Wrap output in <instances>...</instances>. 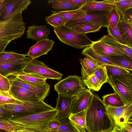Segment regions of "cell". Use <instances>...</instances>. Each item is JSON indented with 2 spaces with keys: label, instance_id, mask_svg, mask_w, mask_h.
Returning a JSON list of instances; mask_svg holds the SVG:
<instances>
[{
  "label": "cell",
  "instance_id": "cell-23",
  "mask_svg": "<svg viewBox=\"0 0 132 132\" xmlns=\"http://www.w3.org/2000/svg\"><path fill=\"white\" fill-rule=\"evenodd\" d=\"M86 110L70 113L68 118L71 125L78 132H86L85 128Z\"/></svg>",
  "mask_w": 132,
  "mask_h": 132
},
{
  "label": "cell",
  "instance_id": "cell-41",
  "mask_svg": "<svg viewBox=\"0 0 132 132\" xmlns=\"http://www.w3.org/2000/svg\"><path fill=\"white\" fill-rule=\"evenodd\" d=\"M17 128V126L9 121L0 119V129L7 132H15Z\"/></svg>",
  "mask_w": 132,
  "mask_h": 132
},
{
  "label": "cell",
  "instance_id": "cell-5",
  "mask_svg": "<svg viewBox=\"0 0 132 132\" xmlns=\"http://www.w3.org/2000/svg\"><path fill=\"white\" fill-rule=\"evenodd\" d=\"M2 105L11 114L12 117L34 114L54 109L42 100L24 101L19 104H10Z\"/></svg>",
  "mask_w": 132,
  "mask_h": 132
},
{
  "label": "cell",
  "instance_id": "cell-46",
  "mask_svg": "<svg viewBox=\"0 0 132 132\" xmlns=\"http://www.w3.org/2000/svg\"><path fill=\"white\" fill-rule=\"evenodd\" d=\"M121 132H132V120L127 122L122 129Z\"/></svg>",
  "mask_w": 132,
  "mask_h": 132
},
{
  "label": "cell",
  "instance_id": "cell-16",
  "mask_svg": "<svg viewBox=\"0 0 132 132\" xmlns=\"http://www.w3.org/2000/svg\"><path fill=\"white\" fill-rule=\"evenodd\" d=\"M91 46L95 52L103 56H128L118 49L100 39L97 41L93 42Z\"/></svg>",
  "mask_w": 132,
  "mask_h": 132
},
{
  "label": "cell",
  "instance_id": "cell-26",
  "mask_svg": "<svg viewBox=\"0 0 132 132\" xmlns=\"http://www.w3.org/2000/svg\"><path fill=\"white\" fill-rule=\"evenodd\" d=\"M118 26L123 38L132 47V23L127 22L121 19Z\"/></svg>",
  "mask_w": 132,
  "mask_h": 132
},
{
  "label": "cell",
  "instance_id": "cell-15",
  "mask_svg": "<svg viewBox=\"0 0 132 132\" xmlns=\"http://www.w3.org/2000/svg\"><path fill=\"white\" fill-rule=\"evenodd\" d=\"M73 97L58 94L55 108L58 113L54 120L59 121L68 118L71 113L70 106Z\"/></svg>",
  "mask_w": 132,
  "mask_h": 132
},
{
  "label": "cell",
  "instance_id": "cell-18",
  "mask_svg": "<svg viewBox=\"0 0 132 132\" xmlns=\"http://www.w3.org/2000/svg\"><path fill=\"white\" fill-rule=\"evenodd\" d=\"M114 7L112 0H104L102 1L90 0L81 5L80 9L84 12L110 11Z\"/></svg>",
  "mask_w": 132,
  "mask_h": 132
},
{
  "label": "cell",
  "instance_id": "cell-25",
  "mask_svg": "<svg viewBox=\"0 0 132 132\" xmlns=\"http://www.w3.org/2000/svg\"><path fill=\"white\" fill-rule=\"evenodd\" d=\"M52 4V7L54 10L59 11H68L78 9L81 5L65 1L64 0H50L47 1Z\"/></svg>",
  "mask_w": 132,
  "mask_h": 132
},
{
  "label": "cell",
  "instance_id": "cell-32",
  "mask_svg": "<svg viewBox=\"0 0 132 132\" xmlns=\"http://www.w3.org/2000/svg\"><path fill=\"white\" fill-rule=\"evenodd\" d=\"M120 14L118 11L114 7L111 9L108 16V27L113 28L116 27L121 19Z\"/></svg>",
  "mask_w": 132,
  "mask_h": 132
},
{
  "label": "cell",
  "instance_id": "cell-6",
  "mask_svg": "<svg viewBox=\"0 0 132 132\" xmlns=\"http://www.w3.org/2000/svg\"><path fill=\"white\" fill-rule=\"evenodd\" d=\"M108 80L125 105L132 104V73L108 76Z\"/></svg>",
  "mask_w": 132,
  "mask_h": 132
},
{
  "label": "cell",
  "instance_id": "cell-4",
  "mask_svg": "<svg viewBox=\"0 0 132 132\" xmlns=\"http://www.w3.org/2000/svg\"><path fill=\"white\" fill-rule=\"evenodd\" d=\"M55 34L62 43L77 49L91 46L93 41L86 36V34L77 32L65 24L53 27Z\"/></svg>",
  "mask_w": 132,
  "mask_h": 132
},
{
  "label": "cell",
  "instance_id": "cell-24",
  "mask_svg": "<svg viewBox=\"0 0 132 132\" xmlns=\"http://www.w3.org/2000/svg\"><path fill=\"white\" fill-rule=\"evenodd\" d=\"M15 78L26 82L36 84H42L45 83L46 78L37 74L22 71L11 75Z\"/></svg>",
  "mask_w": 132,
  "mask_h": 132
},
{
  "label": "cell",
  "instance_id": "cell-2",
  "mask_svg": "<svg viewBox=\"0 0 132 132\" xmlns=\"http://www.w3.org/2000/svg\"><path fill=\"white\" fill-rule=\"evenodd\" d=\"M58 113V111L54 108L35 114L12 117L9 121L17 127V129L32 132H52L48 125L54 120Z\"/></svg>",
  "mask_w": 132,
  "mask_h": 132
},
{
  "label": "cell",
  "instance_id": "cell-9",
  "mask_svg": "<svg viewBox=\"0 0 132 132\" xmlns=\"http://www.w3.org/2000/svg\"><path fill=\"white\" fill-rule=\"evenodd\" d=\"M110 11L87 12L75 19L67 22V27L78 24L90 23L103 27H108V16Z\"/></svg>",
  "mask_w": 132,
  "mask_h": 132
},
{
  "label": "cell",
  "instance_id": "cell-48",
  "mask_svg": "<svg viewBox=\"0 0 132 132\" xmlns=\"http://www.w3.org/2000/svg\"><path fill=\"white\" fill-rule=\"evenodd\" d=\"M65 1L81 5L89 1L90 0H64Z\"/></svg>",
  "mask_w": 132,
  "mask_h": 132
},
{
  "label": "cell",
  "instance_id": "cell-37",
  "mask_svg": "<svg viewBox=\"0 0 132 132\" xmlns=\"http://www.w3.org/2000/svg\"><path fill=\"white\" fill-rule=\"evenodd\" d=\"M93 75L95 76L102 86L105 83L108 82V76L105 65H100Z\"/></svg>",
  "mask_w": 132,
  "mask_h": 132
},
{
  "label": "cell",
  "instance_id": "cell-47",
  "mask_svg": "<svg viewBox=\"0 0 132 132\" xmlns=\"http://www.w3.org/2000/svg\"><path fill=\"white\" fill-rule=\"evenodd\" d=\"M60 121H57L54 120L50 122L48 124V127L50 131L51 129L57 127L60 125Z\"/></svg>",
  "mask_w": 132,
  "mask_h": 132
},
{
  "label": "cell",
  "instance_id": "cell-39",
  "mask_svg": "<svg viewBox=\"0 0 132 132\" xmlns=\"http://www.w3.org/2000/svg\"><path fill=\"white\" fill-rule=\"evenodd\" d=\"M60 125L56 128L51 129V132H78L71 125L68 118L60 121Z\"/></svg>",
  "mask_w": 132,
  "mask_h": 132
},
{
  "label": "cell",
  "instance_id": "cell-20",
  "mask_svg": "<svg viewBox=\"0 0 132 132\" xmlns=\"http://www.w3.org/2000/svg\"><path fill=\"white\" fill-rule=\"evenodd\" d=\"M28 28L27 38L37 42L47 38L51 32L50 30L45 25L39 26L33 25L28 26Z\"/></svg>",
  "mask_w": 132,
  "mask_h": 132
},
{
  "label": "cell",
  "instance_id": "cell-10",
  "mask_svg": "<svg viewBox=\"0 0 132 132\" xmlns=\"http://www.w3.org/2000/svg\"><path fill=\"white\" fill-rule=\"evenodd\" d=\"M23 72L34 73L46 78L59 80L63 75L60 72L49 68L42 61L31 59L24 69Z\"/></svg>",
  "mask_w": 132,
  "mask_h": 132
},
{
  "label": "cell",
  "instance_id": "cell-3",
  "mask_svg": "<svg viewBox=\"0 0 132 132\" xmlns=\"http://www.w3.org/2000/svg\"><path fill=\"white\" fill-rule=\"evenodd\" d=\"M22 13L4 20H0V44L21 37L25 30V23L23 20Z\"/></svg>",
  "mask_w": 132,
  "mask_h": 132
},
{
  "label": "cell",
  "instance_id": "cell-38",
  "mask_svg": "<svg viewBox=\"0 0 132 132\" xmlns=\"http://www.w3.org/2000/svg\"><path fill=\"white\" fill-rule=\"evenodd\" d=\"M24 101L19 100L14 98L9 91H0V105L10 104H19Z\"/></svg>",
  "mask_w": 132,
  "mask_h": 132
},
{
  "label": "cell",
  "instance_id": "cell-19",
  "mask_svg": "<svg viewBox=\"0 0 132 132\" xmlns=\"http://www.w3.org/2000/svg\"><path fill=\"white\" fill-rule=\"evenodd\" d=\"M10 92L16 99L23 101H38L41 100L35 94L21 87L11 84Z\"/></svg>",
  "mask_w": 132,
  "mask_h": 132
},
{
  "label": "cell",
  "instance_id": "cell-40",
  "mask_svg": "<svg viewBox=\"0 0 132 132\" xmlns=\"http://www.w3.org/2000/svg\"><path fill=\"white\" fill-rule=\"evenodd\" d=\"M83 81L86 86L90 89L98 91L102 86L99 84L96 78L94 75L87 79L83 80Z\"/></svg>",
  "mask_w": 132,
  "mask_h": 132
},
{
  "label": "cell",
  "instance_id": "cell-35",
  "mask_svg": "<svg viewBox=\"0 0 132 132\" xmlns=\"http://www.w3.org/2000/svg\"><path fill=\"white\" fill-rule=\"evenodd\" d=\"M105 65L108 77L132 73V70L119 67Z\"/></svg>",
  "mask_w": 132,
  "mask_h": 132
},
{
  "label": "cell",
  "instance_id": "cell-42",
  "mask_svg": "<svg viewBox=\"0 0 132 132\" xmlns=\"http://www.w3.org/2000/svg\"><path fill=\"white\" fill-rule=\"evenodd\" d=\"M11 84L9 79L0 74V91H10Z\"/></svg>",
  "mask_w": 132,
  "mask_h": 132
},
{
  "label": "cell",
  "instance_id": "cell-51",
  "mask_svg": "<svg viewBox=\"0 0 132 132\" xmlns=\"http://www.w3.org/2000/svg\"><path fill=\"white\" fill-rule=\"evenodd\" d=\"M106 132H121L120 131L113 129L112 130Z\"/></svg>",
  "mask_w": 132,
  "mask_h": 132
},
{
  "label": "cell",
  "instance_id": "cell-11",
  "mask_svg": "<svg viewBox=\"0 0 132 132\" xmlns=\"http://www.w3.org/2000/svg\"><path fill=\"white\" fill-rule=\"evenodd\" d=\"M9 80L11 84L31 91L41 100L44 101L49 95L50 86L46 82L42 84H36L26 82L15 78Z\"/></svg>",
  "mask_w": 132,
  "mask_h": 132
},
{
  "label": "cell",
  "instance_id": "cell-36",
  "mask_svg": "<svg viewBox=\"0 0 132 132\" xmlns=\"http://www.w3.org/2000/svg\"><path fill=\"white\" fill-rule=\"evenodd\" d=\"M46 17L45 20L47 23L53 27H56L65 24L66 23L64 19L61 16L55 13Z\"/></svg>",
  "mask_w": 132,
  "mask_h": 132
},
{
  "label": "cell",
  "instance_id": "cell-49",
  "mask_svg": "<svg viewBox=\"0 0 132 132\" xmlns=\"http://www.w3.org/2000/svg\"><path fill=\"white\" fill-rule=\"evenodd\" d=\"M6 42L0 44V54L5 51L7 46L11 42Z\"/></svg>",
  "mask_w": 132,
  "mask_h": 132
},
{
  "label": "cell",
  "instance_id": "cell-12",
  "mask_svg": "<svg viewBox=\"0 0 132 132\" xmlns=\"http://www.w3.org/2000/svg\"><path fill=\"white\" fill-rule=\"evenodd\" d=\"M93 95L90 89L86 88L73 96L70 106L71 113H75L86 109Z\"/></svg>",
  "mask_w": 132,
  "mask_h": 132
},
{
  "label": "cell",
  "instance_id": "cell-27",
  "mask_svg": "<svg viewBox=\"0 0 132 132\" xmlns=\"http://www.w3.org/2000/svg\"><path fill=\"white\" fill-rule=\"evenodd\" d=\"M68 27L77 32L86 34L98 31L102 27L97 25L86 23L75 24Z\"/></svg>",
  "mask_w": 132,
  "mask_h": 132
},
{
  "label": "cell",
  "instance_id": "cell-13",
  "mask_svg": "<svg viewBox=\"0 0 132 132\" xmlns=\"http://www.w3.org/2000/svg\"><path fill=\"white\" fill-rule=\"evenodd\" d=\"M31 59L27 57L21 60L0 62V74L7 78L12 74L22 72Z\"/></svg>",
  "mask_w": 132,
  "mask_h": 132
},
{
  "label": "cell",
  "instance_id": "cell-28",
  "mask_svg": "<svg viewBox=\"0 0 132 132\" xmlns=\"http://www.w3.org/2000/svg\"><path fill=\"white\" fill-rule=\"evenodd\" d=\"M102 97L103 102L106 107H119L124 105L121 97L116 93L104 95Z\"/></svg>",
  "mask_w": 132,
  "mask_h": 132
},
{
  "label": "cell",
  "instance_id": "cell-29",
  "mask_svg": "<svg viewBox=\"0 0 132 132\" xmlns=\"http://www.w3.org/2000/svg\"><path fill=\"white\" fill-rule=\"evenodd\" d=\"M54 12L62 17L66 23L71 20L79 17L86 13L81 11L80 7L74 10Z\"/></svg>",
  "mask_w": 132,
  "mask_h": 132
},
{
  "label": "cell",
  "instance_id": "cell-21",
  "mask_svg": "<svg viewBox=\"0 0 132 132\" xmlns=\"http://www.w3.org/2000/svg\"><path fill=\"white\" fill-rule=\"evenodd\" d=\"M81 53L83 55L91 59L100 65H103L120 67L115 64L109 57L103 56L97 53L91 46L85 47L82 50Z\"/></svg>",
  "mask_w": 132,
  "mask_h": 132
},
{
  "label": "cell",
  "instance_id": "cell-1",
  "mask_svg": "<svg viewBox=\"0 0 132 132\" xmlns=\"http://www.w3.org/2000/svg\"><path fill=\"white\" fill-rule=\"evenodd\" d=\"M85 128L87 132H106L113 128L106 107L96 95L86 109Z\"/></svg>",
  "mask_w": 132,
  "mask_h": 132
},
{
  "label": "cell",
  "instance_id": "cell-43",
  "mask_svg": "<svg viewBox=\"0 0 132 132\" xmlns=\"http://www.w3.org/2000/svg\"><path fill=\"white\" fill-rule=\"evenodd\" d=\"M12 117L11 114L2 105H0V119L9 120Z\"/></svg>",
  "mask_w": 132,
  "mask_h": 132
},
{
  "label": "cell",
  "instance_id": "cell-45",
  "mask_svg": "<svg viewBox=\"0 0 132 132\" xmlns=\"http://www.w3.org/2000/svg\"><path fill=\"white\" fill-rule=\"evenodd\" d=\"M122 16V19L127 22L132 23V9L127 11Z\"/></svg>",
  "mask_w": 132,
  "mask_h": 132
},
{
  "label": "cell",
  "instance_id": "cell-22",
  "mask_svg": "<svg viewBox=\"0 0 132 132\" xmlns=\"http://www.w3.org/2000/svg\"><path fill=\"white\" fill-rule=\"evenodd\" d=\"M79 61L81 65V78L83 80L92 76L100 65L87 57L80 59Z\"/></svg>",
  "mask_w": 132,
  "mask_h": 132
},
{
  "label": "cell",
  "instance_id": "cell-44",
  "mask_svg": "<svg viewBox=\"0 0 132 132\" xmlns=\"http://www.w3.org/2000/svg\"><path fill=\"white\" fill-rule=\"evenodd\" d=\"M13 0H3L0 3V16L5 10Z\"/></svg>",
  "mask_w": 132,
  "mask_h": 132
},
{
  "label": "cell",
  "instance_id": "cell-8",
  "mask_svg": "<svg viewBox=\"0 0 132 132\" xmlns=\"http://www.w3.org/2000/svg\"><path fill=\"white\" fill-rule=\"evenodd\" d=\"M113 129L121 132L127 122L132 120V104L119 107H106Z\"/></svg>",
  "mask_w": 132,
  "mask_h": 132
},
{
  "label": "cell",
  "instance_id": "cell-53",
  "mask_svg": "<svg viewBox=\"0 0 132 132\" xmlns=\"http://www.w3.org/2000/svg\"><path fill=\"white\" fill-rule=\"evenodd\" d=\"M3 0H0V3Z\"/></svg>",
  "mask_w": 132,
  "mask_h": 132
},
{
  "label": "cell",
  "instance_id": "cell-31",
  "mask_svg": "<svg viewBox=\"0 0 132 132\" xmlns=\"http://www.w3.org/2000/svg\"><path fill=\"white\" fill-rule=\"evenodd\" d=\"M27 56V54H19L13 51H4L0 54V62L23 59Z\"/></svg>",
  "mask_w": 132,
  "mask_h": 132
},
{
  "label": "cell",
  "instance_id": "cell-34",
  "mask_svg": "<svg viewBox=\"0 0 132 132\" xmlns=\"http://www.w3.org/2000/svg\"><path fill=\"white\" fill-rule=\"evenodd\" d=\"M108 35L112 39L123 45L132 47L122 37L119 31L118 25L114 28L107 27Z\"/></svg>",
  "mask_w": 132,
  "mask_h": 132
},
{
  "label": "cell",
  "instance_id": "cell-33",
  "mask_svg": "<svg viewBox=\"0 0 132 132\" xmlns=\"http://www.w3.org/2000/svg\"><path fill=\"white\" fill-rule=\"evenodd\" d=\"M114 6L122 15L127 10L132 9V0H112Z\"/></svg>",
  "mask_w": 132,
  "mask_h": 132
},
{
  "label": "cell",
  "instance_id": "cell-52",
  "mask_svg": "<svg viewBox=\"0 0 132 132\" xmlns=\"http://www.w3.org/2000/svg\"><path fill=\"white\" fill-rule=\"evenodd\" d=\"M0 132H7L6 131L2 130V129H0Z\"/></svg>",
  "mask_w": 132,
  "mask_h": 132
},
{
  "label": "cell",
  "instance_id": "cell-17",
  "mask_svg": "<svg viewBox=\"0 0 132 132\" xmlns=\"http://www.w3.org/2000/svg\"><path fill=\"white\" fill-rule=\"evenodd\" d=\"M31 3L30 0H13L3 13L0 20H4L22 13L27 9Z\"/></svg>",
  "mask_w": 132,
  "mask_h": 132
},
{
  "label": "cell",
  "instance_id": "cell-7",
  "mask_svg": "<svg viewBox=\"0 0 132 132\" xmlns=\"http://www.w3.org/2000/svg\"><path fill=\"white\" fill-rule=\"evenodd\" d=\"M55 90L58 94L73 97L85 89L86 85L81 77L70 75L56 84Z\"/></svg>",
  "mask_w": 132,
  "mask_h": 132
},
{
  "label": "cell",
  "instance_id": "cell-50",
  "mask_svg": "<svg viewBox=\"0 0 132 132\" xmlns=\"http://www.w3.org/2000/svg\"><path fill=\"white\" fill-rule=\"evenodd\" d=\"M15 132H32L28 130L20 129H17Z\"/></svg>",
  "mask_w": 132,
  "mask_h": 132
},
{
  "label": "cell",
  "instance_id": "cell-14",
  "mask_svg": "<svg viewBox=\"0 0 132 132\" xmlns=\"http://www.w3.org/2000/svg\"><path fill=\"white\" fill-rule=\"evenodd\" d=\"M54 43V41L48 38L38 41L29 49L27 56L33 59L47 54L52 50Z\"/></svg>",
  "mask_w": 132,
  "mask_h": 132
},
{
  "label": "cell",
  "instance_id": "cell-30",
  "mask_svg": "<svg viewBox=\"0 0 132 132\" xmlns=\"http://www.w3.org/2000/svg\"><path fill=\"white\" fill-rule=\"evenodd\" d=\"M116 65L132 70V59L127 56H109Z\"/></svg>",
  "mask_w": 132,
  "mask_h": 132
}]
</instances>
